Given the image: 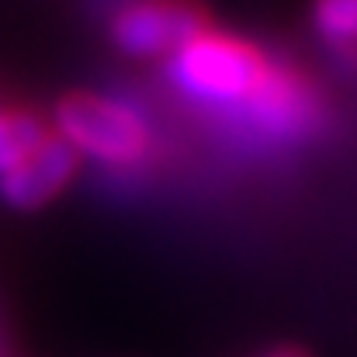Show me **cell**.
<instances>
[{"label":"cell","instance_id":"6da1fadb","mask_svg":"<svg viewBox=\"0 0 357 357\" xmlns=\"http://www.w3.org/2000/svg\"><path fill=\"white\" fill-rule=\"evenodd\" d=\"M330 121L323 91L288 59H271L250 98L215 121L250 153H284L312 142Z\"/></svg>","mask_w":357,"mask_h":357},{"label":"cell","instance_id":"7a4b0ae2","mask_svg":"<svg viewBox=\"0 0 357 357\" xmlns=\"http://www.w3.org/2000/svg\"><path fill=\"white\" fill-rule=\"evenodd\" d=\"M271 59L257 42L208 24L167 56V80L188 105L219 121L250 98Z\"/></svg>","mask_w":357,"mask_h":357},{"label":"cell","instance_id":"3957f363","mask_svg":"<svg viewBox=\"0 0 357 357\" xmlns=\"http://www.w3.org/2000/svg\"><path fill=\"white\" fill-rule=\"evenodd\" d=\"M56 135L66 139L77 156H91L108 170H135L153 153L146 112L119 94H70L56 108Z\"/></svg>","mask_w":357,"mask_h":357},{"label":"cell","instance_id":"277c9868","mask_svg":"<svg viewBox=\"0 0 357 357\" xmlns=\"http://www.w3.org/2000/svg\"><path fill=\"white\" fill-rule=\"evenodd\" d=\"M202 28L208 21L191 0H119L108 21L112 42L135 59L170 56Z\"/></svg>","mask_w":357,"mask_h":357},{"label":"cell","instance_id":"5b68a950","mask_svg":"<svg viewBox=\"0 0 357 357\" xmlns=\"http://www.w3.org/2000/svg\"><path fill=\"white\" fill-rule=\"evenodd\" d=\"M77 163H80V156L70 149V142L52 132L24 163H17L14 170H7L0 177V198L21 212L42 208L73 181Z\"/></svg>","mask_w":357,"mask_h":357},{"label":"cell","instance_id":"8992f818","mask_svg":"<svg viewBox=\"0 0 357 357\" xmlns=\"http://www.w3.org/2000/svg\"><path fill=\"white\" fill-rule=\"evenodd\" d=\"M49 135L52 132L42 119L17 108H0V177L17 163H24Z\"/></svg>","mask_w":357,"mask_h":357},{"label":"cell","instance_id":"52a82bcc","mask_svg":"<svg viewBox=\"0 0 357 357\" xmlns=\"http://www.w3.org/2000/svg\"><path fill=\"white\" fill-rule=\"evenodd\" d=\"M312 24L319 38L333 49L357 45V0H316Z\"/></svg>","mask_w":357,"mask_h":357},{"label":"cell","instance_id":"ba28073f","mask_svg":"<svg viewBox=\"0 0 357 357\" xmlns=\"http://www.w3.org/2000/svg\"><path fill=\"white\" fill-rule=\"evenodd\" d=\"M264 357H305L302 351H295V347H278V351H267Z\"/></svg>","mask_w":357,"mask_h":357}]
</instances>
